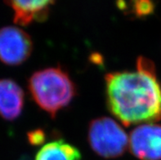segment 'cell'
Here are the masks:
<instances>
[{
    "label": "cell",
    "mask_w": 161,
    "mask_h": 160,
    "mask_svg": "<svg viewBox=\"0 0 161 160\" xmlns=\"http://www.w3.org/2000/svg\"><path fill=\"white\" fill-rule=\"evenodd\" d=\"M107 107L125 126L161 119V84L153 61H137V71L109 73L105 76Z\"/></svg>",
    "instance_id": "obj_1"
},
{
    "label": "cell",
    "mask_w": 161,
    "mask_h": 160,
    "mask_svg": "<svg viewBox=\"0 0 161 160\" xmlns=\"http://www.w3.org/2000/svg\"><path fill=\"white\" fill-rule=\"evenodd\" d=\"M28 87L35 103L52 118H55L76 95L75 84L60 66L35 72L29 79Z\"/></svg>",
    "instance_id": "obj_2"
},
{
    "label": "cell",
    "mask_w": 161,
    "mask_h": 160,
    "mask_svg": "<svg viewBox=\"0 0 161 160\" xmlns=\"http://www.w3.org/2000/svg\"><path fill=\"white\" fill-rule=\"evenodd\" d=\"M88 142L98 155L106 158L121 156L129 146V138L125 130L109 117L97 118L90 123Z\"/></svg>",
    "instance_id": "obj_3"
},
{
    "label": "cell",
    "mask_w": 161,
    "mask_h": 160,
    "mask_svg": "<svg viewBox=\"0 0 161 160\" xmlns=\"http://www.w3.org/2000/svg\"><path fill=\"white\" fill-rule=\"evenodd\" d=\"M33 50L31 37L21 29H0V61L8 65H18L30 57Z\"/></svg>",
    "instance_id": "obj_4"
},
{
    "label": "cell",
    "mask_w": 161,
    "mask_h": 160,
    "mask_svg": "<svg viewBox=\"0 0 161 160\" xmlns=\"http://www.w3.org/2000/svg\"><path fill=\"white\" fill-rule=\"evenodd\" d=\"M129 150L141 160H160L161 126L145 124L135 128L129 136Z\"/></svg>",
    "instance_id": "obj_5"
},
{
    "label": "cell",
    "mask_w": 161,
    "mask_h": 160,
    "mask_svg": "<svg viewBox=\"0 0 161 160\" xmlns=\"http://www.w3.org/2000/svg\"><path fill=\"white\" fill-rule=\"evenodd\" d=\"M14 11V22L26 26L33 21H44L50 12V6L54 3L51 0H31V1H6Z\"/></svg>",
    "instance_id": "obj_6"
},
{
    "label": "cell",
    "mask_w": 161,
    "mask_h": 160,
    "mask_svg": "<svg viewBox=\"0 0 161 160\" xmlns=\"http://www.w3.org/2000/svg\"><path fill=\"white\" fill-rule=\"evenodd\" d=\"M24 106V91L12 79H0V116L7 120L18 118Z\"/></svg>",
    "instance_id": "obj_7"
},
{
    "label": "cell",
    "mask_w": 161,
    "mask_h": 160,
    "mask_svg": "<svg viewBox=\"0 0 161 160\" xmlns=\"http://www.w3.org/2000/svg\"><path fill=\"white\" fill-rule=\"evenodd\" d=\"M35 160H81L77 148L63 141L49 142L37 153Z\"/></svg>",
    "instance_id": "obj_8"
},
{
    "label": "cell",
    "mask_w": 161,
    "mask_h": 160,
    "mask_svg": "<svg viewBox=\"0 0 161 160\" xmlns=\"http://www.w3.org/2000/svg\"><path fill=\"white\" fill-rule=\"evenodd\" d=\"M131 13L137 17H144L153 13L155 4L149 0H139L131 2Z\"/></svg>",
    "instance_id": "obj_9"
},
{
    "label": "cell",
    "mask_w": 161,
    "mask_h": 160,
    "mask_svg": "<svg viewBox=\"0 0 161 160\" xmlns=\"http://www.w3.org/2000/svg\"><path fill=\"white\" fill-rule=\"evenodd\" d=\"M27 137L30 144L33 146H39V145L43 144L46 139V135L43 130L42 129H35L27 133Z\"/></svg>",
    "instance_id": "obj_10"
}]
</instances>
